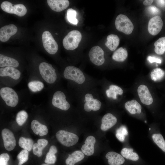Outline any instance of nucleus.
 <instances>
[{"instance_id": "nucleus-1", "label": "nucleus", "mask_w": 165, "mask_h": 165, "mask_svg": "<svg viewBox=\"0 0 165 165\" xmlns=\"http://www.w3.org/2000/svg\"><path fill=\"white\" fill-rule=\"evenodd\" d=\"M63 76L69 81L72 90L73 91H83L97 87L101 83L100 79L92 77L73 65L65 68Z\"/></svg>"}, {"instance_id": "nucleus-2", "label": "nucleus", "mask_w": 165, "mask_h": 165, "mask_svg": "<svg viewBox=\"0 0 165 165\" xmlns=\"http://www.w3.org/2000/svg\"><path fill=\"white\" fill-rule=\"evenodd\" d=\"M72 94L73 100L85 112H97L102 107L100 90L97 87L80 91L72 90Z\"/></svg>"}, {"instance_id": "nucleus-3", "label": "nucleus", "mask_w": 165, "mask_h": 165, "mask_svg": "<svg viewBox=\"0 0 165 165\" xmlns=\"http://www.w3.org/2000/svg\"><path fill=\"white\" fill-rule=\"evenodd\" d=\"M39 70L42 77L47 83L53 84L57 80V75L56 70L51 64L42 62L39 65Z\"/></svg>"}, {"instance_id": "nucleus-4", "label": "nucleus", "mask_w": 165, "mask_h": 165, "mask_svg": "<svg viewBox=\"0 0 165 165\" xmlns=\"http://www.w3.org/2000/svg\"><path fill=\"white\" fill-rule=\"evenodd\" d=\"M65 93L63 91L57 90L54 93L52 103L54 107L64 111L68 110L71 107L70 101H68Z\"/></svg>"}, {"instance_id": "nucleus-5", "label": "nucleus", "mask_w": 165, "mask_h": 165, "mask_svg": "<svg viewBox=\"0 0 165 165\" xmlns=\"http://www.w3.org/2000/svg\"><path fill=\"white\" fill-rule=\"evenodd\" d=\"M80 32L77 30L70 31L64 38L63 44L64 48L68 50H73L76 48L82 39Z\"/></svg>"}, {"instance_id": "nucleus-6", "label": "nucleus", "mask_w": 165, "mask_h": 165, "mask_svg": "<svg viewBox=\"0 0 165 165\" xmlns=\"http://www.w3.org/2000/svg\"><path fill=\"white\" fill-rule=\"evenodd\" d=\"M56 137L58 141L63 145L70 147L75 145L79 139L76 134L64 130L58 131Z\"/></svg>"}, {"instance_id": "nucleus-7", "label": "nucleus", "mask_w": 165, "mask_h": 165, "mask_svg": "<svg viewBox=\"0 0 165 165\" xmlns=\"http://www.w3.org/2000/svg\"><path fill=\"white\" fill-rule=\"evenodd\" d=\"M115 25L119 31L127 34H131L134 29V25L130 19L126 15L119 14L116 17Z\"/></svg>"}, {"instance_id": "nucleus-8", "label": "nucleus", "mask_w": 165, "mask_h": 165, "mask_svg": "<svg viewBox=\"0 0 165 165\" xmlns=\"http://www.w3.org/2000/svg\"><path fill=\"white\" fill-rule=\"evenodd\" d=\"M122 156L129 163L134 165H144V161L138 154L129 145L123 148L120 152Z\"/></svg>"}, {"instance_id": "nucleus-9", "label": "nucleus", "mask_w": 165, "mask_h": 165, "mask_svg": "<svg viewBox=\"0 0 165 165\" xmlns=\"http://www.w3.org/2000/svg\"><path fill=\"white\" fill-rule=\"evenodd\" d=\"M0 95L7 105L14 107L17 104L18 97L13 89L9 87L2 88L0 90Z\"/></svg>"}, {"instance_id": "nucleus-10", "label": "nucleus", "mask_w": 165, "mask_h": 165, "mask_svg": "<svg viewBox=\"0 0 165 165\" xmlns=\"http://www.w3.org/2000/svg\"><path fill=\"white\" fill-rule=\"evenodd\" d=\"M42 40L43 47L48 53L54 54L57 52L58 44L49 31H47L43 32Z\"/></svg>"}, {"instance_id": "nucleus-11", "label": "nucleus", "mask_w": 165, "mask_h": 165, "mask_svg": "<svg viewBox=\"0 0 165 165\" xmlns=\"http://www.w3.org/2000/svg\"><path fill=\"white\" fill-rule=\"evenodd\" d=\"M88 56L90 61L97 66H101L105 62L104 52L98 46L92 47L89 52Z\"/></svg>"}, {"instance_id": "nucleus-12", "label": "nucleus", "mask_w": 165, "mask_h": 165, "mask_svg": "<svg viewBox=\"0 0 165 165\" xmlns=\"http://www.w3.org/2000/svg\"><path fill=\"white\" fill-rule=\"evenodd\" d=\"M1 7L4 11L9 13L15 14L19 16H24L27 12L25 6L21 4L13 5L9 2L4 1L2 3Z\"/></svg>"}, {"instance_id": "nucleus-13", "label": "nucleus", "mask_w": 165, "mask_h": 165, "mask_svg": "<svg viewBox=\"0 0 165 165\" xmlns=\"http://www.w3.org/2000/svg\"><path fill=\"white\" fill-rule=\"evenodd\" d=\"M100 86L101 87V92L107 99L116 100L118 96L122 95L123 93L122 89L116 85L111 84L106 86L101 82Z\"/></svg>"}, {"instance_id": "nucleus-14", "label": "nucleus", "mask_w": 165, "mask_h": 165, "mask_svg": "<svg viewBox=\"0 0 165 165\" xmlns=\"http://www.w3.org/2000/svg\"><path fill=\"white\" fill-rule=\"evenodd\" d=\"M2 136L6 149L8 151L13 149L16 142L13 133L9 129L5 128L2 131Z\"/></svg>"}, {"instance_id": "nucleus-15", "label": "nucleus", "mask_w": 165, "mask_h": 165, "mask_svg": "<svg viewBox=\"0 0 165 165\" xmlns=\"http://www.w3.org/2000/svg\"><path fill=\"white\" fill-rule=\"evenodd\" d=\"M107 162L109 165H130L122 156L114 151H109L105 155Z\"/></svg>"}, {"instance_id": "nucleus-16", "label": "nucleus", "mask_w": 165, "mask_h": 165, "mask_svg": "<svg viewBox=\"0 0 165 165\" xmlns=\"http://www.w3.org/2000/svg\"><path fill=\"white\" fill-rule=\"evenodd\" d=\"M149 134L153 142L165 153V140L162 134L156 131L154 126H152L149 128Z\"/></svg>"}, {"instance_id": "nucleus-17", "label": "nucleus", "mask_w": 165, "mask_h": 165, "mask_svg": "<svg viewBox=\"0 0 165 165\" xmlns=\"http://www.w3.org/2000/svg\"><path fill=\"white\" fill-rule=\"evenodd\" d=\"M163 26V22L161 17L158 15L151 18L148 23V30L153 35H157L161 31Z\"/></svg>"}, {"instance_id": "nucleus-18", "label": "nucleus", "mask_w": 165, "mask_h": 165, "mask_svg": "<svg viewBox=\"0 0 165 165\" xmlns=\"http://www.w3.org/2000/svg\"><path fill=\"white\" fill-rule=\"evenodd\" d=\"M117 117L111 113L105 114L101 119V129L103 131H106L115 126L117 122Z\"/></svg>"}, {"instance_id": "nucleus-19", "label": "nucleus", "mask_w": 165, "mask_h": 165, "mask_svg": "<svg viewBox=\"0 0 165 165\" xmlns=\"http://www.w3.org/2000/svg\"><path fill=\"white\" fill-rule=\"evenodd\" d=\"M138 93L141 103L146 105H151L153 102L152 97L147 87L144 85H141L138 88Z\"/></svg>"}, {"instance_id": "nucleus-20", "label": "nucleus", "mask_w": 165, "mask_h": 165, "mask_svg": "<svg viewBox=\"0 0 165 165\" xmlns=\"http://www.w3.org/2000/svg\"><path fill=\"white\" fill-rule=\"evenodd\" d=\"M17 31V28L13 24H10L2 27L0 29V40L2 42L7 41Z\"/></svg>"}, {"instance_id": "nucleus-21", "label": "nucleus", "mask_w": 165, "mask_h": 165, "mask_svg": "<svg viewBox=\"0 0 165 165\" xmlns=\"http://www.w3.org/2000/svg\"><path fill=\"white\" fill-rule=\"evenodd\" d=\"M95 142L94 137L92 136H88L85 141V144L82 146L81 151L86 156L92 155L94 152V146Z\"/></svg>"}, {"instance_id": "nucleus-22", "label": "nucleus", "mask_w": 165, "mask_h": 165, "mask_svg": "<svg viewBox=\"0 0 165 165\" xmlns=\"http://www.w3.org/2000/svg\"><path fill=\"white\" fill-rule=\"evenodd\" d=\"M47 2L52 10L57 12L63 10L69 5V1L68 0H48Z\"/></svg>"}, {"instance_id": "nucleus-23", "label": "nucleus", "mask_w": 165, "mask_h": 165, "mask_svg": "<svg viewBox=\"0 0 165 165\" xmlns=\"http://www.w3.org/2000/svg\"><path fill=\"white\" fill-rule=\"evenodd\" d=\"M124 107L126 110L131 115H138L141 113V106L135 100L133 99L126 102L124 104Z\"/></svg>"}, {"instance_id": "nucleus-24", "label": "nucleus", "mask_w": 165, "mask_h": 165, "mask_svg": "<svg viewBox=\"0 0 165 165\" xmlns=\"http://www.w3.org/2000/svg\"><path fill=\"white\" fill-rule=\"evenodd\" d=\"M20 75V72L19 70L12 67L7 66L0 68V76L1 77L9 76L17 80L19 79Z\"/></svg>"}, {"instance_id": "nucleus-25", "label": "nucleus", "mask_w": 165, "mask_h": 165, "mask_svg": "<svg viewBox=\"0 0 165 165\" xmlns=\"http://www.w3.org/2000/svg\"><path fill=\"white\" fill-rule=\"evenodd\" d=\"M31 127L33 132L35 134H39L41 136L46 135L48 133L47 127L41 124L36 120H33L32 121Z\"/></svg>"}, {"instance_id": "nucleus-26", "label": "nucleus", "mask_w": 165, "mask_h": 165, "mask_svg": "<svg viewBox=\"0 0 165 165\" xmlns=\"http://www.w3.org/2000/svg\"><path fill=\"white\" fill-rule=\"evenodd\" d=\"M84 154L80 150H76L69 156L65 161L67 165H74L76 163L81 161L84 157Z\"/></svg>"}, {"instance_id": "nucleus-27", "label": "nucleus", "mask_w": 165, "mask_h": 165, "mask_svg": "<svg viewBox=\"0 0 165 165\" xmlns=\"http://www.w3.org/2000/svg\"><path fill=\"white\" fill-rule=\"evenodd\" d=\"M19 62L15 59L0 54V67L2 68L6 66L17 67L19 66Z\"/></svg>"}, {"instance_id": "nucleus-28", "label": "nucleus", "mask_w": 165, "mask_h": 165, "mask_svg": "<svg viewBox=\"0 0 165 165\" xmlns=\"http://www.w3.org/2000/svg\"><path fill=\"white\" fill-rule=\"evenodd\" d=\"M105 43L106 46L111 51L115 50L119 44V39L118 36L114 34L108 35Z\"/></svg>"}, {"instance_id": "nucleus-29", "label": "nucleus", "mask_w": 165, "mask_h": 165, "mask_svg": "<svg viewBox=\"0 0 165 165\" xmlns=\"http://www.w3.org/2000/svg\"><path fill=\"white\" fill-rule=\"evenodd\" d=\"M128 53L125 48L120 47L113 53L112 58L114 61L117 62H123L127 58Z\"/></svg>"}, {"instance_id": "nucleus-30", "label": "nucleus", "mask_w": 165, "mask_h": 165, "mask_svg": "<svg viewBox=\"0 0 165 165\" xmlns=\"http://www.w3.org/2000/svg\"><path fill=\"white\" fill-rule=\"evenodd\" d=\"M128 134L127 128L124 125L121 126L116 131V138L122 142L126 141L127 142L128 138Z\"/></svg>"}, {"instance_id": "nucleus-31", "label": "nucleus", "mask_w": 165, "mask_h": 165, "mask_svg": "<svg viewBox=\"0 0 165 165\" xmlns=\"http://www.w3.org/2000/svg\"><path fill=\"white\" fill-rule=\"evenodd\" d=\"M34 142L33 140L29 138L20 137L19 139L18 144L21 148L30 151L32 148Z\"/></svg>"}, {"instance_id": "nucleus-32", "label": "nucleus", "mask_w": 165, "mask_h": 165, "mask_svg": "<svg viewBox=\"0 0 165 165\" xmlns=\"http://www.w3.org/2000/svg\"><path fill=\"white\" fill-rule=\"evenodd\" d=\"M155 52L159 55L163 54L165 51V37L160 38L154 43Z\"/></svg>"}, {"instance_id": "nucleus-33", "label": "nucleus", "mask_w": 165, "mask_h": 165, "mask_svg": "<svg viewBox=\"0 0 165 165\" xmlns=\"http://www.w3.org/2000/svg\"><path fill=\"white\" fill-rule=\"evenodd\" d=\"M165 75V72L159 68L154 69L151 72L150 76L151 79L154 81H158L163 79Z\"/></svg>"}, {"instance_id": "nucleus-34", "label": "nucleus", "mask_w": 165, "mask_h": 165, "mask_svg": "<svg viewBox=\"0 0 165 165\" xmlns=\"http://www.w3.org/2000/svg\"><path fill=\"white\" fill-rule=\"evenodd\" d=\"M28 86L31 91L35 92L42 90L44 87V85L41 81H33L28 83Z\"/></svg>"}, {"instance_id": "nucleus-35", "label": "nucleus", "mask_w": 165, "mask_h": 165, "mask_svg": "<svg viewBox=\"0 0 165 165\" xmlns=\"http://www.w3.org/2000/svg\"><path fill=\"white\" fill-rule=\"evenodd\" d=\"M76 11L75 10L72 8L68 9L67 12V18L70 23L74 25H77L79 21L76 18Z\"/></svg>"}, {"instance_id": "nucleus-36", "label": "nucleus", "mask_w": 165, "mask_h": 165, "mask_svg": "<svg viewBox=\"0 0 165 165\" xmlns=\"http://www.w3.org/2000/svg\"><path fill=\"white\" fill-rule=\"evenodd\" d=\"M28 116V114L25 111H20L17 113L16 116V123L19 126H22L26 121Z\"/></svg>"}, {"instance_id": "nucleus-37", "label": "nucleus", "mask_w": 165, "mask_h": 165, "mask_svg": "<svg viewBox=\"0 0 165 165\" xmlns=\"http://www.w3.org/2000/svg\"><path fill=\"white\" fill-rule=\"evenodd\" d=\"M28 151L24 149L20 152L17 156L19 161L18 165H22L28 160Z\"/></svg>"}, {"instance_id": "nucleus-38", "label": "nucleus", "mask_w": 165, "mask_h": 165, "mask_svg": "<svg viewBox=\"0 0 165 165\" xmlns=\"http://www.w3.org/2000/svg\"><path fill=\"white\" fill-rule=\"evenodd\" d=\"M44 148L38 143L34 144L33 147V154L38 157L41 156L42 154V150Z\"/></svg>"}, {"instance_id": "nucleus-39", "label": "nucleus", "mask_w": 165, "mask_h": 165, "mask_svg": "<svg viewBox=\"0 0 165 165\" xmlns=\"http://www.w3.org/2000/svg\"><path fill=\"white\" fill-rule=\"evenodd\" d=\"M56 160V157L55 154L48 152L46 156L45 162L47 164H54Z\"/></svg>"}, {"instance_id": "nucleus-40", "label": "nucleus", "mask_w": 165, "mask_h": 165, "mask_svg": "<svg viewBox=\"0 0 165 165\" xmlns=\"http://www.w3.org/2000/svg\"><path fill=\"white\" fill-rule=\"evenodd\" d=\"M9 159V155L6 153H3L0 156V165H8V162Z\"/></svg>"}, {"instance_id": "nucleus-41", "label": "nucleus", "mask_w": 165, "mask_h": 165, "mask_svg": "<svg viewBox=\"0 0 165 165\" xmlns=\"http://www.w3.org/2000/svg\"><path fill=\"white\" fill-rule=\"evenodd\" d=\"M147 9L149 13L153 15L158 14L160 13V10L154 6H150Z\"/></svg>"}, {"instance_id": "nucleus-42", "label": "nucleus", "mask_w": 165, "mask_h": 165, "mask_svg": "<svg viewBox=\"0 0 165 165\" xmlns=\"http://www.w3.org/2000/svg\"><path fill=\"white\" fill-rule=\"evenodd\" d=\"M147 59L151 63L156 62L157 63L160 64L162 62V61L160 59L151 56H148L147 58Z\"/></svg>"}, {"instance_id": "nucleus-43", "label": "nucleus", "mask_w": 165, "mask_h": 165, "mask_svg": "<svg viewBox=\"0 0 165 165\" xmlns=\"http://www.w3.org/2000/svg\"><path fill=\"white\" fill-rule=\"evenodd\" d=\"M37 143L44 148L47 145L48 141L44 139H39L38 140Z\"/></svg>"}, {"instance_id": "nucleus-44", "label": "nucleus", "mask_w": 165, "mask_h": 165, "mask_svg": "<svg viewBox=\"0 0 165 165\" xmlns=\"http://www.w3.org/2000/svg\"><path fill=\"white\" fill-rule=\"evenodd\" d=\"M155 2L158 6L160 7H163L165 6V0H156Z\"/></svg>"}, {"instance_id": "nucleus-45", "label": "nucleus", "mask_w": 165, "mask_h": 165, "mask_svg": "<svg viewBox=\"0 0 165 165\" xmlns=\"http://www.w3.org/2000/svg\"><path fill=\"white\" fill-rule=\"evenodd\" d=\"M57 152V149L54 145H52L49 150V152L51 153L55 154Z\"/></svg>"}, {"instance_id": "nucleus-46", "label": "nucleus", "mask_w": 165, "mask_h": 165, "mask_svg": "<svg viewBox=\"0 0 165 165\" xmlns=\"http://www.w3.org/2000/svg\"><path fill=\"white\" fill-rule=\"evenodd\" d=\"M153 1L152 0H145L143 2V4L145 6H149L152 3Z\"/></svg>"}, {"instance_id": "nucleus-47", "label": "nucleus", "mask_w": 165, "mask_h": 165, "mask_svg": "<svg viewBox=\"0 0 165 165\" xmlns=\"http://www.w3.org/2000/svg\"><path fill=\"white\" fill-rule=\"evenodd\" d=\"M41 165H49V164H44V163H43V164H41Z\"/></svg>"}]
</instances>
